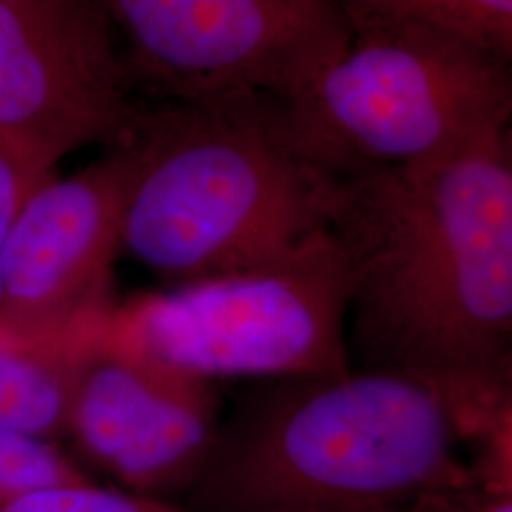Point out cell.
Segmentation results:
<instances>
[{
    "instance_id": "obj_14",
    "label": "cell",
    "mask_w": 512,
    "mask_h": 512,
    "mask_svg": "<svg viewBox=\"0 0 512 512\" xmlns=\"http://www.w3.org/2000/svg\"><path fill=\"white\" fill-rule=\"evenodd\" d=\"M52 171L54 165L0 133V256L23 203Z\"/></svg>"
},
{
    "instance_id": "obj_10",
    "label": "cell",
    "mask_w": 512,
    "mask_h": 512,
    "mask_svg": "<svg viewBox=\"0 0 512 512\" xmlns=\"http://www.w3.org/2000/svg\"><path fill=\"white\" fill-rule=\"evenodd\" d=\"M112 313L97 311L37 346L0 342V429L42 440L69 429L76 387Z\"/></svg>"
},
{
    "instance_id": "obj_7",
    "label": "cell",
    "mask_w": 512,
    "mask_h": 512,
    "mask_svg": "<svg viewBox=\"0 0 512 512\" xmlns=\"http://www.w3.org/2000/svg\"><path fill=\"white\" fill-rule=\"evenodd\" d=\"M129 80L95 0H0V133L48 164L128 141Z\"/></svg>"
},
{
    "instance_id": "obj_6",
    "label": "cell",
    "mask_w": 512,
    "mask_h": 512,
    "mask_svg": "<svg viewBox=\"0 0 512 512\" xmlns=\"http://www.w3.org/2000/svg\"><path fill=\"white\" fill-rule=\"evenodd\" d=\"M128 42L129 76L179 105L283 101L344 50L336 0H95Z\"/></svg>"
},
{
    "instance_id": "obj_11",
    "label": "cell",
    "mask_w": 512,
    "mask_h": 512,
    "mask_svg": "<svg viewBox=\"0 0 512 512\" xmlns=\"http://www.w3.org/2000/svg\"><path fill=\"white\" fill-rule=\"evenodd\" d=\"M385 14L420 19L488 52L512 57V0H399Z\"/></svg>"
},
{
    "instance_id": "obj_9",
    "label": "cell",
    "mask_w": 512,
    "mask_h": 512,
    "mask_svg": "<svg viewBox=\"0 0 512 512\" xmlns=\"http://www.w3.org/2000/svg\"><path fill=\"white\" fill-rule=\"evenodd\" d=\"M220 420L215 382L141 348L114 310L71 408L69 429L84 452L126 492L169 501L200 475Z\"/></svg>"
},
{
    "instance_id": "obj_5",
    "label": "cell",
    "mask_w": 512,
    "mask_h": 512,
    "mask_svg": "<svg viewBox=\"0 0 512 512\" xmlns=\"http://www.w3.org/2000/svg\"><path fill=\"white\" fill-rule=\"evenodd\" d=\"M348 262L327 228L285 255L116 310L120 329L205 380L346 374Z\"/></svg>"
},
{
    "instance_id": "obj_1",
    "label": "cell",
    "mask_w": 512,
    "mask_h": 512,
    "mask_svg": "<svg viewBox=\"0 0 512 512\" xmlns=\"http://www.w3.org/2000/svg\"><path fill=\"white\" fill-rule=\"evenodd\" d=\"M327 230L348 262L355 368L431 389L461 442L512 410L509 129L433 162L332 177Z\"/></svg>"
},
{
    "instance_id": "obj_12",
    "label": "cell",
    "mask_w": 512,
    "mask_h": 512,
    "mask_svg": "<svg viewBox=\"0 0 512 512\" xmlns=\"http://www.w3.org/2000/svg\"><path fill=\"white\" fill-rule=\"evenodd\" d=\"M0 512H194L181 503L99 488L90 480L44 486L0 503Z\"/></svg>"
},
{
    "instance_id": "obj_3",
    "label": "cell",
    "mask_w": 512,
    "mask_h": 512,
    "mask_svg": "<svg viewBox=\"0 0 512 512\" xmlns=\"http://www.w3.org/2000/svg\"><path fill=\"white\" fill-rule=\"evenodd\" d=\"M120 247L181 285L285 255L327 228L332 177L279 128L275 101L141 112Z\"/></svg>"
},
{
    "instance_id": "obj_8",
    "label": "cell",
    "mask_w": 512,
    "mask_h": 512,
    "mask_svg": "<svg viewBox=\"0 0 512 512\" xmlns=\"http://www.w3.org/2000/svg\"><path fill=\"white\" fill-rule=\"evenodd\" d=\"M135 150L128 141L23 203L0 256V342L37 346L109 308Z\"/></svg>"
},
{
    "instance_id": "obj_2",
    "label": "cell",
    "mask_w": 512,
    "mask_h": 512,
    "mask_svg": "<svg viewBox=\"0 0 512 512\" xmlns=\"http://www.w3.org/2000/svg\"><path fill=\"white\" fill-rule=\"evenodd\" d=\"M458 425L439 397L403 376L262 380L220 420L194 512H401L458 476Z\"/></svg>"
},
{
    "instance_id": "obj_4",
    "label": "cell",
    "mask_w": 512,
    "mask_h": 512,
    "mask_svg": "<svg viewBox=\"0 0 512 512\" xmlns=\"http://www.w3.org/2000/svg\"><path fill=\"white\" fill-rule=\"evenodd\" d=\"M349 16L344 50L275 101L283 135L315 169L346 177L425 164L509 129L511 59L420 19Z\"/></svg>"
},
{
    "instance_id": "obj_16",
    "label": "cell",
    "mask_w": 512,
    "mask_h": 512,
    "mask_svg": "<svg viewBox=\"0 0 512 512\" xmlns=\"http://www.w3.org/2000/svg\"><path fill=\"white\" fill-rule=\"evenodd\" d=\"M349 12H376L385 14L391 12L399 0H336Z\"/></svg>"
},
{
    "instance_id": "obj_13",
    "label": "cell",
    "mask_w": 512,
    "mask_h": 512,
    "mask_svg": "<svg viewBox=\"0 0 512 512\" xmlns=\"http://www.w3.org/2000/svg\"><path fill=\"white\" fill-rule=\"evenodd\" d=\"M90 480L42 439L0 429V503L37 488Z\"/></svg>"
},
{
    "instance_id": "obj_15",
    "label": "cell",
    "mask_w": 512,
    "mask_h": 512,
    "mask_svg": "<svg viewBox=\"0 0 512 512\" xmlns=\"http://www.w3.org/2000/svg\"><path fill=\"white\" fill-rule=\"evenodd\" d=\"M401 512H512V492L484 486L465 471L416 495Z\"/></svg>"
}]
</instances>
